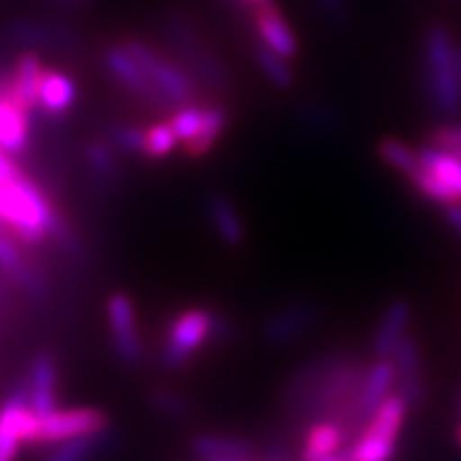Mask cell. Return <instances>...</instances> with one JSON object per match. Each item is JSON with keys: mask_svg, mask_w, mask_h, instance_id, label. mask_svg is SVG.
<instances>
[{"mask_svg": "<svg viewBox=\"0 0 461 461\" xmlns=\"http://www.w3.org/2000/svg\"><path fill=\"white\" fill-rule=\"evenodd\" d=\"M420 88L434 113L442 118L461 113V39L440 22L429 24L423 34Z\"/></svg>", "mask_w": 461, "mask_h": 461, "instance_id": "1", "label": "cell"}, {"mask_svg": "<svg viewBox=\"0 0 461 461\" xmlns=\"http://www.w3.org/2000/svg\"><path fill=\"white\" fill-rule=\"evenodd\" d=\"M58 212L41 188L24 173L15 180L0 184V224L24 244H41L50 238V229Z\"/></svg>", "mask_w": 461, "mask_h": 461, "instance_id": "2", "label": "cell"}, {"mask_svg": "<svg viewBox=\"0 0 461 461\" xmlns=\"http://www.w3.org/2000/svg\"><path fill=\"white\" fill-rule=\"evenodd\" d=\"M411 406L403 397L393 391L387 400L378 406L370 420L363 425L361 436L357 438L355 445L344 448L348 461H391L395 455L397 436L403 428Z\"/></svg>", "mask_w": 461, "mask_h": 461, "instance_id": "3", "label": "cell"}, {"mask_svg": "<svg viewBox=\"0 0 461 461\" xmlns=\"http://www.w3.org/2000/svg\"><path fill=\"white\" fill-rule=\"evenodd\" d=\"M214 314L205 308H188L169 322L158 355L167 372H182L201 346L212 342Z\"/></svg>", "mask_w": 461, "mask_h": 461, "instance_id": "4", "label": "cell"}, {"mask_svg": "<svg viewBox=\"0 0 461 461\" xmlns=\"http://www.w3.org/2000/svg\"><path fill=\"white\" fill-rule=\"evenodd\" d=\"M124 45L137 60V65L143 68V73L148 75L149 82L154 84V88L160 92L167 105L171 107V112H176L177 107L190 105V103H197V86L184 68L173 65L171 60H167L165 56H160L158 51H154L140 39H129Z\"/></svg>", "mask_w": 461, "mask_h": 461, "instance_id": "5", "label": "cell"}, {"mask_svg": "<svg viewBox=\"0 0 461 461\" xmlns=\"http://www.w3.org/2000/svg\"><path fill=\"white\" fill-rule=\"evenodd\" d=\"M107 322L115 357L129 367L141 366L146 359V346L137 327L135 303L126 293H113L107 297Z\"/></svg>", "mask_w": 461, "mask_h": 461, "instance_id": "6", "label": "cell"}, {"mask_svg": "<svg viewBox=\"0 0 461 461\" xmlns=\"http://www.w3.org/2000/svg\"><path fill=\"white\" fill-rule=\"evenodd\" d=\"M109 428V417L99 408H56L54 412L45 414L39 423L37 445H58V442L71 440V438L96 434Z\"/></svg>", "mask_w": 461, "mask_h": 461, "instance_id": "7", "label": "cell"}, {"mask_svg": "<svg viewBox=\"0 0 461 461\" xmlns=\"http://www.w3.org/2000/svg\"><path fill=\"white\" fill-rule=\"evenodd\" d=\"M395 366L391 359H374V363L363 372V378L357 387L355 395L350 397V408L346 411L348 417L357 425H366L378 406L395 391Z\"/></svg>", "mask_w": 461, "mask_h": 461, "instance_id": "8", "label": "cell"}, {"mask_svg": "<svg viewBox=\"0 0 461 461\" xmlns=\"http://www.w3.org/2000/svg\"><path fill=\"white\" fill-rule=\"evenodd\" d=\"M103 62H105L107 73L118 82L126 92H131L132 96L141 99L148 105L160 109V112H171V107L167 105V101L160 96V92L154 88V84L149 82L148 75L143 73V68L137 65L135 58L131 56V51L126 50V45H112L103 54Z\"/></svg>", "mask_w": 461, "mask_h": 461, "instance_id": "9", "label": "cell"}, {"mask_svg": "<svg viewBox=\"0 0 461 461\" xmlns=\"http://www.w3.org/2000/svg\"><path fill=\"white\" fill-rule=\"evenodd\" d=\"M395 366V391L408 406L414 408L423 402L425 395V378H423V355H420V346L417 338L406 336L397 344L393 355L389 357Z\"/></svg>", "mask_w": 461, "mask_h": 461, "instance_id": "10", "label": "cell"}, {"mask_svg": "<svg viewBox=\"0 0 461 461\" xmlns=\"http://www.w3.org/2000/svg\"><path fill=\"white\" fill-rule=\"evenodd\" d=\"M0 269H3L9 278H14L15 285L20 286L26 295L37 299V302L48 297V278H45L34 265L26 261L24 252H22L20 240H17L14 233H0Z\"/></svg>", "mask_w": 461, "mask_h": 461, "instance_id": "11", "label": "cell"}, {"mask_svg": "<svg viewBox=\"0 0 461 461\" xmlns=\"http://www.w3.org/2000/svg\"><path fill=\"white\" fill-rule=\"evenodd\" d=\"M319 305L308 302H297L286 308L276 310L267 321L263 322V338L269 344H288L293 339L308 333L319 321Z\"/></svg>", "mask_w": 461, "mask_h": 461, "instance_id": "12", "label": "cell"}, {"mask_svg": "<svg viewBox=\"0 0 461 461\" xmlns=\"http://www.w3.org/2000/svg\"><path fill=\"white\" fill-rule=\"evenodd\" d=\"M250 15L255 31L258 34V41L267 45L269 50H274L276 54L286 58V60L297 56L299 45L295 32H293L285 14H282L274 3L261 5V7L252 9Z\"/></svg>", "mask_w": 461, "mask_h": 461, "instance_id": "13", "label": "cell"}, {"mask_svg": "<svg viewBox=\"0 0 461 461\" xmlns=\"http://www.w3.org/2000/svg\"><path fill=\"white\" fill-rule=\"evenodd\" d=\"M31 389V408L39 417L54 412L58 408V366L50 350H39L32 357L26 372Z\"/></svg>", "mask_w": 461, "mask_h": 461, "instance_id": "14", "label": "cell"}, {"mask_svg": "<svg viewBox=\"0 0 461 461\" xmlns=\"http://www.w3.org/2000/svg\"><path fill=\"white\" fill-rule=\"evenodd\" d=\"M412 322V305L406 299H393L380 316L370 348L374 359H389L397 344L408 336Z\"/></svg>", "mask_w": 461, "mask_h": 461, "instance_id": "15", "label": "cell"}, {"mask_svg": "<svg viewBox=\"0 0 461 461\" xmlns=\"http://www.w3.org/2000/svg\"><path fill=\"white\" fill-rule=\"evenodd\" d=\"M190 453H193L194 461H210V459H222V457H238V459H257L258 447L252 445L250 440L240 436L229 434H197L190 438L188 442Z\"/></svg>", "mask_w": 461, "mask_h": 461, "instance_id": "16", "label": "cell"}, {"mask_svg": "<svg viewBox=\"0 0 461 461\" xmlns=\"http://www.w3.org/2000/svg\"><path fill=\"white\" fill-rule=\"evenodd\" d=\"M45 65L34 51H26L17 58L15 68L11 71L9 96L28 113H34L39 107V86H41Z\"/></svg>", "mask_w": 461, "mask_h": 461, "instance_id": "17", "label": "cell"}, {"mask_svg": "<svg viewBox=\"0 0 461 461\" xmlns=\"http://www.w3.org/2000/svg\"><path fill=\"white\" fill-rule=\"evenodd\" d=\"M31 115L9 95H0V149L11 157L24 152L31 140Z\"/></svg>", "mask_w": 461, "mask_h": 461, "instance_id": "18", "label": "cell"}, {"mask_svg": "<svg viewBox=\"0 0 461 461\" xmlns=\"http://www.w3.org/2000/svg\"><path fill=\"white\" fill-rule=\"evenodd\" d=\"M207 218L212 229L216 230L218 240L227 248H240L246 240V229L241 222L238 205L222 193H210L205 199Z\"/></svg>", "mask_w": 461, "mask_h": 461, "instance_id": "19", "label": "cell"}, {"mask_svg": "<svg viewBox=\"0 0 461 461\" xmlns=\"http://www.w3.org/2000/svg\"><path fill=\"white\" fill-rule=\"evenodd\" d=\"M120 442L118 431L112 428H105L96 434L71 438V440L58 442L51 448L50 457L45 461H92L101 457L103 453H107L109 448H113Z\"/></svg>", "mask_w": 461, "mask_h": 461, "instance_id": "20", "label": "cell"}, {"mask_svg": "<svg viewBox=\"0 0 461 461\" xmlns=\"http://www.w3.org/2000/svg\"><path fill=\"white\" fill-rule=\"evenodd\" d=\"M77 88L68 75L45 67L41 86H39V107L48 115H62L73 107Z\"/></svg>", "mask_w": 461, "mask_h": 461, "instance_id": "21", "label": "cell"}, {"mask_svg": "<svg viewBox=\"0 0 461 461\" xmlns=\"http://www.w3.org/2000/svg\"><path fill=\"white\" fill-rule=\"evenodd\" d=\"M346 428L339 420H319L305 434L299 461H321L322 457L342 451Z\"/></svg>", "mask_w": 461, "mask_h": 461, "instance_id": "22", "label": "cell"}, {"mask_svg": "<svg viewBox=\"0 0 461 461\" xmlns=\"http://www.w3.org/2000/svg\"><path fill=\"white\" fill-rule=\"evenodd\" d=\"M229 124V112L218 103H212V105H205L203 112V124H201V131L197 135V140L193 143H188L184 148V154L190 158H201L210 152L212 148L216 146V141L221 140L224 129Z\"/></svg>", "mask_w": 461, "mask_h": 461, "instance_id": "23", "label": "cell"}, {"mask_svg": "<svg viewBox=\"0 0 461 461\" xmlns=\"http://www.w3.org/2000/svg\"><path fill=\"white\" fill-rule=\"evenodd\" d=\"M419 160L425 169L436 173L447 186H451L461 197V158L445 152V149L425 146L419 149Z\"/></svg>", "mask_w": 461, "mask_h": 461, "instance_id": "24", "label": "cell"}, {"mask_svg": "<svg viewBox=\"0 0 461 461\" xmlns=\"http://www.w3.org/2000/svg\"><path fill=\"white\" fill-rule=\"evenodd\" d=\"M86 165L103 184H115L120 177L118 149L107 141H90L86 146Z\"/></svg>", "mask_w": 461, "mask_h": 461, "instance_id": "25", "label": "cell"}, {"mask_svg": "<svg viewBox=\"0 0 461 461\" xmlns=\"http://www.w3.org/2000/svg\"><path fill=\"white\" fill-rule=\"evenodd\" d=\"M252 56H255V62L261 68V73L269 79V84H274L280 90L291 88L293 82H295V75H293L291 67H288L286 58L276 54L274 50H269L261 41L252 45Z\"/></svg>", "mask_w": 461, "mask_h": 461, "instance_id": "26", "label": "cell"}, {"mask_svg": "<svg viewBox=\"0 0 461 461\" xmlns=\"http://www.w3.org/2000/svg\"><path fill=\"white\" fill-rule=\"evenodd\" d=\"M378 157L383 158L391 169L402 173L406 180H411L420 167L419 152H414L411 146L395 140V137H387V140L378 141Z\"/></svg>", "mask_w": 461, "mask_h": 461, "instance_id": "27", "label": "cell"}, {"mask_svg": "<svg viewBox=\"0 0 461 461\" xmlns=\"http://www.w3.org/2000/svg\"><path fill=\"white\" fill-rule=\"evenodd\" d=\"M408 182H412V186L420 197H425L431 203L436 205H455V203H461V197L451 186H447L445 182L440 180V177L436 176V173H431L429 169H425L423 165L419 167V171L414 173Z\"/></svg>", "mask_w": 461, "mask_h": 461, "instance_id": "28", "label": "cell"}, {"mask_svg": "<svg viewBox=\"0 0 461 461\" xmlns=\"http://www.w3.org/2000/svg\"><path fill=\"white\" fill-rule=\"evenodd\" d=\"M203 112L205 105H199V103H190V105L177 107L173 112L169 124L173 132H176L177 141L182 143V148H186L188 143L197 140L201 124H203Z\"/></svg>", "mask_w": 461, "mask_h": 461, "instance_id": "29", "label": "cell"}, {"mask_svg": "<svg viewBox=\"0 0 461 461\" xmlns=\"http://www.w3.org/2000/svg\"><path fill=\"white\" fill-rule=\"evenodd\" d=\"M180 146L176 132H173L169 122H160L146 129V135H143V154L149 160H160L167 158L173 154V149Z\"/></svg>", "mask_w": 461, "mask_h": 461, "instance_id": "30", "label": "cell"}, {"mask_svg": "<svg viewBox=\"0 0 461 461\" xmlns=\"http://www.w3.org/2000/svg\"><path fill=\"white\" fill-rule=\"evenodd\" d=\"M149 403H152V408L157 412L176 420L188 419L190 414H193V402H190L184 393H180V391L154 389L152 393H149Z\"/></svg>", "mask_w": 461, "mask_h": 461, "instance_id": "31", "label": "cell"}, {"mask_svg": "<svg viewBox=\"0 0 461 461\" xmlns=\"http://www.w3.org/2000/svg\"><path fill=\"white\" fill-rule=\"evenodd\" d=\"M143 135L146 131L132 124H118L109 129V143L120 154H143Z\"/></svg>", "mask_w": 461, "mask_h": 461, "instance_id": "32", "label": "cell"}, {"mask_svg": "<svg viewBox=\"0 0 461 461\" xmlns=\"http://www.w3.org/2000/svg\"><path fill=\"white\" fill-rule=\"evenodd\" d=\"M429 146L461 158V122H447L429 132Z\"/></svg>", "mask_w": 461, "mask_h": 461, "instance_id": "33", "label": "cell"}, {"mask_svg": "<svg viewBox=\"0 0 461 461\" xmlns=\"http://www.w3.org/2000/svg\"><path fill=\"white\" fill-rule=\"evenodd\" d=\"M316 9L330 20H344L348 15V0H314Z\"/></svg>", "mask_w": 461, "mask_h": 461, "instance_id": "34", "label": "cell"}, {"mask_svg": "<svg viewBox=\"0 0 461 461\" xmlns=\"http://www.w3.org/2000/svg\"><path fill=\"white\" fill-rule=\"evenodd\" d=\"M20 442H15L14 438L0 434V461H15L20 455Z\"/></svg>", "mask_w": 461, "mask_h": 461, "instance_id": "35", "label": "cell"}, {"mask_svg": "<svg viewBox=\"0 0 461 461\" xmlns=\"http://www.w3.org/2000/svg\"><path fill=\"white\" fill-rule=\"evenodd\" d=\"M445 221H447L448 227H451L455 233H457L461 238V203L445 207Z\"/></svg>", "mask_w": 461, "mask_h": 461, "instance_id": "36", "label": "cell"}, {"mask_svg": "<svg viewBox=\"0 0 461 461\" xmlns=\"http://www.w3.org/2000/svg\"><path fill=\"white\" fill-rule=\"evenodd\" d=\"M267 3H274V0H240V7L252 11V9L261 7V5H267Z\"/></svg>", "mask_w": 461, "mask_h": 461, "instance_id": "37", "label": "cell"}, {"mask_svg": "<svg viewBox=\"0 0 461 461\" xmlns=\"http://www.w3.org/2000/svg\"><path fill=\"white\" fill-rule=\"evenodd\" d=\"M321 461H348V459H346V455H344V451H338V453H333V455H330V457H322Z\"/></svg>", "mask_w": 461, "mask_h": 461, "instance_id": "38", "label": "cell"}, {"mask_svg": "<svg viewBox=\"0 0 461 461\" xmlns=\"http://www.w3.org/2000/svg\"><path fill=\"white\" fill-rule=\"evenodd\" d=\"M210 461H252V459H238V457H222V459H210Z\"/></svg>", "mask_w": 461, "mask_h": 461, "instance_id": "39", "label": "cell"}, {"mask_svg": "<svg viewBox=\"0 0 461 461\" xmlns=\"http://www.w3.org/2000/svg\"><path fill=\"white\" fill-rule=\"evenodd\" d=\"M222 3H227V5H240V0H222Z\"/></svg>", "mask_w": 461, "mask_h": 461, "instance_id": "40", "label": "cell"}, {"mask_svg": "<svg viewBox=\"0 0 461 461\" xmlns=\"http://www.w3.org/2000/svg\"><path fill=\"white\" fill-rule=\"evenodd\" d=\"M457 440L461 442V425H459V429H457Z\"/></svg>", "mask_w": 461, "mask_h": 461, "instance_id": "41", "label": "cell"}]
</instances>
